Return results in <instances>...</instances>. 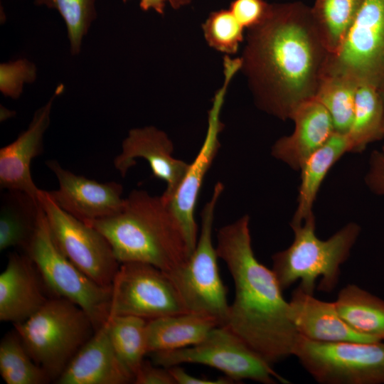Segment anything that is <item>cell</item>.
Here are the masks:
<instances>
[{
    "label": "cell",
    "instance_id": "603a6c76",
    "mask_svg": "<svg viewBox=\"0 0 384 384\" xmlns=\"http://www.w3.org/2000/svg\"><path fill=\"white\" fill-rule=\"evenodd\" d=\"M38 198L19 191H6L1 198L0 250L26 251L42 212Z\"/></svg>",
    "mask_w": 384,
    "mask_h": 384
},
{
    "label": "cell",
    "instance_id": "d6986e66",
    "mask_svg": "<svg viewBox=\"0 0 384 384\" xmlns=\"http://www.w3.org/2000/svg\"><path fill=\"white\" fill-rule=\"evenodd\" d=\"M41 282L26 253H11L0 275V320L14 324L36 313L48 299Z\"/></svg>",
    "mask_w": 384,
    "mask_h": 384
},
{
    "label": "cell",
    "instance_id": "9a60e30c",
    "mask_svg": "<svg viewBox=\"0 0 384 384\" xmlns=\"http://www.w3.org/2000/svg\"><path fill=\"white\" fill-rule=\"evenodd\" d=\"M174 144L168 135L153 126L129 130L122 143V151L114 158V166L124 177L137 159L149 164L154 177L164 181L166 188L161 196L170 198L186 175L190 164L173 156Z\"/></svg>",
    "mask_w": 384,
    "mask_h": 384
},
{
    "label": "cell",
    "instance_id": "ab89813d",
    "mask_svg": "<svg viewBox=\"0 0 384 384\" xmlns=\"http://www.w3.org/2000/svg\"><path fill=\"white\" fill-rule=\"evenodd\" d=\"M36 2L38 4H44L46 5V0H36Z\"/></svg>",
    "mask_w": 384,
    "mask_h": 384
},
{
    "label": "cell",
    "instance_id": "5b68a950",
    "mask_svg": "<svg viewBox=\"0 0 384 384\" xmlns=\"http://www.w3.org/2000/svg\"><path fill=\"white\" fill-rule=\"evenodd\" d=\"M14 326L32 358L55 382L95 332L80 307L57 297Z\"/></svg>",
    "mask_w": 384,
    "mask_h": 384
},
{
    "label": "cell",
    "instance_id": "277c9868",
    "mask_svg": "<svg viewBox=\"0 0 384 384\" xmlns=\"http://www.w3.org/2000/svg\"><path fill=\"white\" fill-rule=\"evenodd\" d=\"M294 233L292 244L272 256V270L282 290L299 280L305 292L314 294L316 282L318 289L331 292L336 287L341 265L348 258L361 233L354 222L343 226L326 240L315 233V217L312 215L302 222H290Z\"/></svg>",
    "mask_w": 384,
    "mask_h": 384
},
{
    "label": "cell",
    "instance_id": "8fae6325",
    "mask_svg": "<svg viewBox=\"0 0 384 384\" xmlns=\"http://www.w3.org/2000/svg\"><path fill=\"white\" fill-rule=\"evenodd\" d=\"M38 199L63 253L92 280L112 287L120 263L105 237L93 226L63 210L48 191L41 189Z\"/></svg>",
    "mask_w": 384,
    "mask_h": 384
},
{
    "label": "cell",
    "instance_id": "1f68e13d",
    "mask_svg": "<svg viewBox=\"0 0 384 384\" xmlns=\"http://www.w3.org/2000/svg\"><path fill=\"white\" fill-rule=\"evenodd\" d=\"M36 78V68L26 59H19L0 65V90L6 96L18 98L25 83Z\"/></svg>",
    "mask_w": 384,
    "mask_h": 384
},
{
    "label": "cell",
    "instance_id": "3957f363",
    "mask_svg": "<svg viewBox=\"0 0 384 384\" xmlns=\"http://www.w3.org/2000/svg\"><path fill=\"white\" fill-rule=\"evenodd\" d=\"M87 224L109 242L118 262H142L168 273L191 254L183 231L161 196L133 190L118 213Z\"/></svg>",
    "mask_w": 384,
    "mask_h": 384
},
{
    "label": "cell",
    "instance_id": "484cf974",
    "mask_svg": "<svg viewBox=\"0 0 384 384\" xmlns=\"http://www.w3.org/2000/svg\"><path fill=\"white\" fill-rule=\"evenodd\" d=\"M363 0H315L311 11L329 55L341 45Z\"/></svg>",
    "mask_w": 384,
    "mask_h": 384
},
{
    "label": "cell",
    "instance_id": "4dcf8cb0",
    "mask_svg": "<svg viewBox=\"0 0 384 384\" xmlns=\"http://www.w3.org/2000/svg\"><path fill=\"white\" fill-rule=\"evenodd\" d=\"M96 0H46V5L56 9L63 18L73 55L80 50L82 39L96 16Z\"/></svg>",
    "mask_w": 384,
    "mask_h": 384
},
{
    "label": "cell",
    "instance_id": "ffe728a7",
    "mask_svg": "<svg viewBox=\"0 0 384 384\" xmlns=\"http://www.w3.org/2000/svg\"><path fill=\"white\" fill-rule=\"evenodd\" d=\"M289 303L297 331L308 339L325 343L379 341L353 330L338 314L334 302L318 299L299 287L293 291Z\"/></svg>",
    "mask_w": 384,
    "mask_h": 384
},
{
    "label": "cell",
    "instance_id": "7402d4cb",
    "mask_svg": "<svg viewBox=\"0 0 384 384\" xmlns=\"http://www.w3.org/2000/svg\"><path fill=\"white\" fill-rule=\"evenodd\" d=\"M347 152H350V147L346 134L335 132L306 159L299 169L297 206L291 222H302L314 215V203L323 181L334 164Z\"/></svg>",
    "mask_w": 384,
    "mask_h": 384
},
{
    "label": "cell",
    "instance_id": "d590c367",
    "mask_svg": "<svg viewBox=\"0 0 384 384\" xmlns=\"http://www.w3.org/2000/svg\"><path fill=\"white\" fill-rule=\"evenodd\" d=\"M168 368L176 384H230L234 383L233 380L226 376L216 379L196 377L188 374L178 366H171Z\"/></svg>",
    "mask_w": 384,
    "mask_h": 384
},
{
    "label": "cell",
    "instance_id": "f35d334b",
    "mask_svg": "<svg viewBox=\"0 0 384 384\" xmlns=\"http://www.w3.org/2000/svg\"><path fill=\"white\" fill-rule=\"evenodd\" d=\"M378 90L381 97L383 107V112H384V86L379 88Z\"/></svg>",
    "mask_w": 384,
    "mask_h": 384
},
{
    "label": "cell",
    "instance_id": "e575fe53",
    "mask_svg": "<svg viewBox=\"0 0 384 384\" xmlns=\"http://www.w3.org/2000/svg\"><path fill=\"white\" fill-rule=\"evenodd\" d=\"M136 384H176L169 368L156 367L144 361L134 375Z\"/></svg>",
    "mask_w": 384,
    "mask_h": 384
},
{
    "label": "cell",
    "instance_id": "f546056e",
    "mask_svg": "<svg viewBox=\"0 0 384 384\" xmlns=\"http://www.w3.org/2000/svg\"><path fill=\"white\" fill-rule=\"evenodd\" d=\"M208 44L228 55L237 53L244 40L245 28L230 9H220L210 14L202 25Z\"/></svg>",
    "mask_w": 384,
    "mask_h": 384
},
{
    "label": "cell",
    "instance_id": "ac0fdd59",
    "mask_svg": "<svg viewBox=\"0 0 384 384\" xmlns=\"http://www.w3.org/2000/svg\"><path fill=\"white\" fill-rule=\"evenodd\" d=\"M290 119L294 124L292 133L277 139L271 154L293 170L299 171L306 159L336 131L328 111L315 97L299 105Z\"/></svg>",
    "mask_w": 384,
    "mask_h": 384
},
{
    "label": "cell",
    "instance_id": "4316f807",
    "mask_svg": "<svg viewBox=\"0 0 384 384\" xmlns=\"http://www.w3.org/2000/svg\"><path fill=\"white\" fill-rule=\"evenodd\" d=\"M146 323L145 319L130 315L113 316L106 323L116 353L134 376L148 353Z\"/></svg>",
    "mask_w": 384,
    "mask_h": 384
},
{
    "label": "cell",
    "instance_id": "74e56055",
    "mask_svg": "<svg viewBox=\"0 0 384 384\" xmlns=\"http://www.w3.org/2000/svg\"><path fill=\"white\" fill-rule=\"evenodd\" d=\"M192 0H168L171 6L174 9H180L191 2Z\"/></svg>",
    "mask_w": 384,
    "mask_h": 384
},
{
    "label": "cell",
    "instance_id": "d6a6232c",
    "mask_svg": "<svg viewBox=\"0 0 384 384\" xmlns=\"http://www.w3.org/2000/svg\"><path fill=\"white\" fill-rule=\"evenodd\" d=\"M270 4L265 0H233L229 9L245 28L250 29L263 21Z\"/></svg>",
    "mask_w": 384,
    "mask_h": 384
},
{
    "label": "cell",
    "instance_id": "cb8c5ba5",
    "mask_svg": "<svg viewBox=\"0 0 384 384\" xmlns=\"http://www.w3.org/2000/svg\"><path fill=\"white\" fill-rule=\"evenodd\" d=\"M334 304L340 316L353 330L384 341V300L348 284L339 291Z\"/></svg>",
    "mask_w": 384,
    "mask_h": 384
},
{
    "label": "cell",
    "instance_id": "7c38bea8",
    "mask_svg": "<svg viewBox=\"0 0 384 384\" xmlns=\"http://www.w3.org/2000/svg\"><path fill=\"white\" fill-rule=\"evenodd\" d=\"M188 311L168 274L146 263H121L112 284L110 317L146 320Z\"/></svg>",
    "mask_w": 384,
    "mask_h": 384
},
{
    "label": "cell",
    "instance_id": "52a82bcc",
    "mask_svg": "<svg viewBox=\"0 0 384 384\" xmlns=\"http://www.w3.org/2000/svg\"><path fill=\"white\" fill-rule=\"evenodd\" d=\"M224 186L218 182L212 196L201 213V227L195 250L188 260L176 270L166 273L188 311L208 314L224 326L229 304L228 289L224 285L218 265V253L212 241L215 210Z\"/></svg>",
    "mask_w": 384,
    "mask_h": 384
},
{
    "label": "cell",
    "instance_id": "83f0119b",
    "mask_svg": "<svg viewBox=\"0 0 384 384\" xmlns=\"http://www.w3.org/2000/svg\"><path fill=\"white\" fill-rule=\"evenodd\" d=\"M0 373L6 384H45L51 381L32 358L16 330L1 341Z\"/></svg>",
    "mask_w": 384,
    "mask_h": 384
},
{
    "label": "cell",
    "instance_id": "2e32d148",
    "mask_svg": "<svg viewBox=\"0 0 384 384\" xmlns=\"http://www.w3.org/2000/svg\"><path fill=\"white\" fill-rule=\"evenodd\" d=\"M60 85L50 100L34 114L26 131L13 142L0 149V187L6 191H19L38 198L39 189L32 178V161L43 151V139L48 129L56 96L63 91Z\"/></svg>",
    "mask_w": 384,
    "mask_h": 384
},
{
    "label": "cell",
    "instance_id": "30bf717a",
    "mask_svg": "<svg viewBox=\"0 0 384 384\" xmlns=\"http://www.w3.org/2000/svg\"><path fill=\"white\" fill-rule=\"evenodd\" d=\"M323 76L384 86V0H363L341 45L328 55Z\"/></svg>",
    "mask_w": 384,
    "mask_h": 384
},
{
    "label": "cell",
    "instance_id": "4fadbf2b",
    "mask_svg": "<svg viewBox=\"0 0 384 384\" xmlns=\"http://www.w3.org/2000/svg\"><path fill=\"white\" fill-rule=\"evenodd\" d=\"M237 72L233 65L224 67L225 82L215 93L208 111V128L203 143L174 195L168 200L162 198L178 221L191 255L198 238L194 218L196 206L204 177L220 149L219 136L224 127L220 120L221 109L228 85Z\"/></svg>",
    "mask_w": 384,
    "mask_h": 384
},
{
    "label": "cell",
    "instance_id": "ba28073f",
    "mask_svg": "<svg viewBox=\"0 0 384 384\" xmlns=\"http://www.w3.org/2000/svg\"><path fill=\"white\" fill-rule=\"evenodd\" d=\"M321 384H384V341L325 343L298 335L293 349Z\"/></svg>",
    "mask_w": 384,
    "mask_h": 384
},
{
    "label": "cell",
    "instance_id": "8d00e7d4",
    "mask_svg": "<svg viewBox=\"0 0 384 384\" xmlns=\"http://www.w3.org/2000/svg\"><path fill=\"white\" fill-rule=\"evenodd\" d=\"M124 2L127 0H123ZM168 0H139V6L144 11L154 10L164 15L166 4Z\"/></svg>",
    "mask_w": 384,
    "mask_h": 384
},
{
    "label": "cell",
    "instance_id": "7a4b0ae2",
    "mask_svg": "<svg viewBox=\"0 0 384 384\" xmlns=\"http://www.w3.org/2000/svg\"><path fill=\"white\" fill-rule=\"evenodd\" d=\"M216 251L235 286L224 326L271 365L293 355L299 334L289 303L273 270L254 254L248 215L218 230Z\"/></svg>",
    "mask_w": 384,
    "mask_h": 384
},
{
    "label": "cell",
    "instance_id": "d4e9b609",
    "mask_svg": "<svg viewBox=\"0 0 384 384\" xmlns=\"http://www.w3.org/2000/svg\"><path fill=\"white\" fill-rule=\"evenodd\" d=\"M350 152H361L368 144L384 139V112L378 89L358 83L352 122L346 134Z\"/></svg>",
    "mask_w": 384,
    "mask_h": 384
},
{
    "label": "cell",
    "instance_id": "9c48e42d",
    "mask_svg": "<svg viewBox=\"0 0 384 384\" xmlns=\"http://www.w3.org/2000/svg\"><path fill=\"white\" fill-rule=\"evenodd\" d=\"M151 354L157 365L165 368L182 363L201 364L223 372L233 381L247 379L263 384L290 383L225 326L214 328L197 344Z\"/></svg>",
    "mask_w": 384,
    "mask_h": 384
},
{
    "label": "cell",
    "instance_id": "44dd1931",
    "mask_svg": "<svg viewBox=\"0 0 384 384\" xmlns=\"http://www.w3.org/2000/svg\"><path fill=\"white\" fill-rule=\"evenodd\" d=\"M218 326L220 324L215 317L191 311L149 319L146 323L148 353L197 344Z\"/></svg>",
    "mask_w": 384,
    "mask_h": 384
},
{
    "label": "cell",
    "instance_id": "6da1fadb",
    "mask_svg": "<svg viewBox=\"0 0 384 384\" xmlns=\"http://www.w3.org/2000/svg\"><path fill=\"white\" fill-rule=\"evenodd\" d=\"M328 55L311 6L273 3L263 21L248 29L240 70L256 105L284 121L315 97Z\"/></svg>",
    "mask_w": 384,
    "mask_h": 384
},
{
    "label": "cell",
    "instance_id": "836d02e7",
    "mask_svg": "<svg viewBox=\"0 0 384 384\" xmlns=\"http://www.w3.org/2000/svg\"><path fill=\"white\" fill-rule=\"evenodd\" d=\"M368 188L374 193L384 196V151H373L365 176Z\"/></svg>",
    "mask_w": 384,
    "mask_h": 384
},
{
    "label": "cell",
    "instance_id": "8992f818",
    "mask_svg": "<svg viewBox=\"0 0 384 384\" xmlns=\"http://www.w3.org/2000/svg\"><path fill=\"white\" fill-rule=\"evenodd\" d=\"M25 253L34 263L45 286L55 297L80 307L90 318L95 331L107 323L112 287L92 280L63 253L52 235L43 209Z\"/></svg>",
    "mask_w": 384,
    "mask_h": 384
},
{
    "label": "cell",
    "instance_id": "60d3db41",
    "mask_svg": "<svg viewBox=\"0 0 384 384\" xmlns=\"http://www.w3.org/2000/svg\"><path fill=\"white\" fill-rule=\"evenodd\" d=\"M382 150L384 151V144H383V146L382 147Z\"/></svg>",
    "mask_w": 384,
    "mask_h": 384
},
{
    "label": "cell",
    "instance_id": "e0dca14e",
    "mask_svg": "<svg viewBox=\"0 0 384 384\" xmlns=\"http://www.w3.org/2000/svg\"><path fill=\"white\" fill-rule=\"evenodd\" d=\"M134 376L116 353L106 324L74 356L58 384H127Z\"/></svg>",
    "mask_w": 384,
    "mask_h": 384
},
{
    "label": "cell",
    "instance_id": "f1b7e54d",
    "mask_svg": "<svg viewBox=\"0 0 384 384\" xmlns=\"http://www.w3.org/2000/svg\"><path fill=\"white\" fill-rule=\"evenodd\" d=\"M357 84L340 76H323L321 79L314 97L328 111L336 132L346 134L350 129Z\"/></svg>",
    "mask_w": 384,
    "mask_h": 384
},
{
    "label": "cell",
    "instance_id": "5bb4252c",
    "mask_svg": "<svg viewBox=\"0 0 384 384\" xmlns=\"http://www.w3.org/2000/svg\"><path fill=\"white\" fill-rule=\"evenodd\" d=\"M55 174L58 188L48 191L63 210L76 218L90 222L112 216L122 209L123 186L115 181L100 183L64 169L56 160L46 161Z\"/></svg>",
    "mask_w": 384,
    "mask_h": 384
}]
</instances>
